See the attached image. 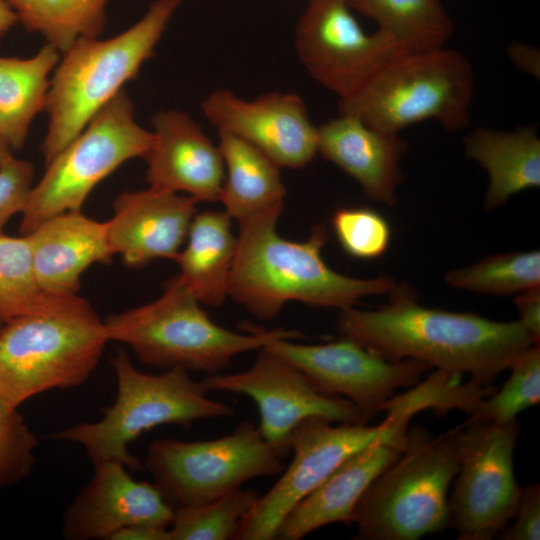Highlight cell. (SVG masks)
<instances>
[{
    "label": "cell",
    "mask_w": 540,
    "mask_h": 540,
    "mask_svg": "<svg viewBox=\"0 0 540 540\" xmlns=\"http://www.w3.org/2000/svg\"><path fill=\"white\" fill-rule=\"evenodd\" d=\"M331 226L343 251L353 258H378L387 251L391 241L388 221L371 208H339L331 217Z\"/></svg>",
    "instance_id": "836d02e7"
},
{
    "label": "cell",
    "mask_w": 540,
    "mask_h": 540,
    "mask_svg": "<svg viewBox=\"0 0 540 540\" xmlns=\"http://www.w3.org/2000/svg\"><path fill=\"white\" fill-rule=\"evenodd\" d=\"M117 378V396L93 423H78L50 435L53 440L82 445L93 466L118 461L135 471L144 464L128 445L160 425H188L196 420L234 417L231 406L207 397L202 381L175 367L162 374L137 370L127 353L119 350L111 360Z\"/></svg>",
    "instance_id": "52a82bcc"
},
{
    "label": "cell",
    "mask_w": 540,
    "mask_h": 540,
    "mask_svg": "<svg viewBox=\"0 0 540 540\" xmlns=\"http://www.w3.org/2000/svg\"><path fill=\"white\" fill-rule=\"evenodd\" d=\"M111 540H171V535L167 528L138 524L119 530Z\"/></svg>",
    "instance_id": "ab89813d"
},
{
    "label": "cell",
    "mask_w": 540,
    "mask_h": 540,
    "mask_svg": "<svg viewBox=\"0 0 540 540\" xmlns=\"http://www.w3.org/2000/svg\"><path fill=\"white\" fill-rule=\"evenodd\" d=\"M265 347L295 365L320 392L351 401L367 423L398 389L416 385L431 368L413 359L386 360L345 337L318 345L281 338Z\"/></svg>",
    "instance_id": "9a60e30c"
},
{
    "label": "cell",
    "mask_w": 540,
    "mask_h": 540,
    "mask_svg": "<svg viewBox=\"0 0 540 540\" xmlns=\"http://www.w3.org/2000/svg\"><path fill=\"white\" fill-rule=\"evenodd\" d=\"M180 5L181 0H154L141 19L122 33L106 40L81 38L62 53L44 109L48 128L40 149L45 165L126 82L137 77Z\"/></svg>",
    "instance_id": "3957f363"
},
{
    "label": "cell",
    "mask_w": 540,
    "mask_h": 540,
    "mask_svg": "<svg viewBox=\"0 0 540 540\" xmlns=\"http://www.w3.org/2000/svg\"><path fill=\"white\" fill-rule=\"evenodd\" d=\"M33 165L13 155L0 169V233L7 222L22 213L33 188Z\"/></svg>",
    "instance_id": "d590c367"
},
{
    "label": "cell",
    "mask_w": 540,
    "mask_h": 540,
    "mask_svg": "<svg viewBox=\"0 0 540 540\" xmlns=\"http://www.w3.org/2000/svg\"><path fill=\"white\" fill-rule=\"evenodd\" d=\"M18 22L13 9L5 0H0V39Z\"/></svg>",
    "instance_id": "60d3db41"
},
{
    "label": "cell",
    "mask_w": 540,
    "mask_h": 540,
    "mask_svg": "<svg viewBox=\"0 0 540 540\" xmlns=\"http://www.w3.org/2000/svg\"><path fill=\"white\" fill-rule=\"evenodd\" d=\"M237 250L232 218L225 211L195 214L187 234V244L177 254L179 277L200 303L222 305Z\"/></svg>",
    "instance_id": "cb8c5ba5"
},
{
    "label": "cell",
    "mask_w": 540,
    "mask_h": 540,
    "mask_svg": "<svg viewBox=\"0 0 540 540\" xmlns=\"http://www.w3.org/2000/svg\"><path fill=\"white\" fill-rule=\"evenodd\" d=\"M153 132L135 120L134 104L122 89L47 165L22 211L21 235L46 219L82 209L90 192L126 161L143 158Z\"/></svg>",
    "instance_id": "9c48e42d"
},
{
    "label": "cell",
    "mask_w": 540,
    "mask_h": 540,
    "mask_svg": "<svg viewBox=\"0 0 540 540\" xmlns=\"http://www.w3.org/2000/svg\"><path fill=\"white\" fill-rule=\"evenodd\" d=\"M12 156L10 147L0 138V169L4 163Z\"/></svg>",
    "instance_id": "b9f144b4"
},
{
    "label": "cell",
    "mask_w": 540,
    "mask_h": 540,
    "mask_svg": "<svg viewBox=\"0 0 540 540\" xmlns=\"http://www.w3.org/2000/svg\"><path fill=\"white\" fill-rule=\"evenodd\" d=\"M375 310L341 309L337 331L389 361L413 359L485 385L532 345L521 323L422 306L407 282Z\"/></svg>",
    "instance_id": "6da1fadb"
},
{
    "label": "cell",
    "mask_w": 540,
    "mask_h": 540,
    "mask_svg": "<svg viewBox=\"0 0 540 540\" xmlns=\"http://www.w3.org/2000/svg\"><path fill=\"white\" fill-rule=\"evenodd\" d=\"M289 452L268 442L245 420L231 434L216 439H155L143 464L176 510L211 502L251 479L278 475Z\"/></svg>",
    "instance_id": "30bf717a"
},
{
    "label": "cell",
    "mask_w": 540,
    "mask_h": 540,
    "mask_svg": "<svg viewBox=\"0 0 540 540\" xmlns=\"http://www.w3.org/2000/svg\"><path fill=\"white\" fill-rule=\"evenodd\" d=\"M69 297L49 295L42 290L27 235L12 237L0 233V323L50 312Z\"/></svg>",
    "instance_id": "f1b7e54d"
},
{
    "label": "cell",
    "mask_w": 540,
    "mask_h": 540,
    "mask_svg": "<svg viewBox=\"0 0 540 540\" xmlns=\"http://www.w3.org/2000/svg\"><path fill=\"white\" fill-rule=\"evenodd\" d=\"M151 123L153 142L143 157L149 185L184 192L197 202L219 201L225 164L218 145L177 109L159 111Z\"/></svg>",
    "instance_id": "ac0fdd59"
},
{
    "label": "cell",
    "mask_w": 540,
    "mask_h": 540,
    "mask_svg": "<svg viewBox=\"0 0 540 540\" xmlns=\"http://www.w3.org/2000/svg\"><path fill=\"white\" fill-rule=\"evenodd\" d=\"M501 389L484 398L468 420L507 423L540 401V348L532 345L510 366Z\"/></svg>",
    "instance_id": "d6a6232c"
},
{
    "label": "cell",
    "mask_w": 540,
    "mask_h": 540,
    "mask_svg": "<svg viewBox=\"0 0 540 540\" xmlns=\"http://www.w3.org/2000/svg\"><path fill=\"white\" fill-rule=\"evenodd\" d=\"M218 147L225 164L219 201L238 222L263 212L284 208L286 188L280 167L248 142L218 131Z\"/></svg>",
    "instance_id": "d4e9b609"
},
{
    "label": "cell",
    "mask_w": 540,
    "mask_h": 540,
    "mask_svg": "<svg viewBox=\"0 0 540 540\" xmlns=\"http://www.w3.org/2000/svg\"><path fill=\"white\" fill-rule=\"evenodd\" d=\"M406 441L407 434L381 440L347 458L289 511L275 539L299 540L329 524H352L357 501L371 482L399 458Z\"/></svg>",
    "instance_id": "44dd1931"
},
{
    "label": "cell",
    "mask_w": 540,
    "mask_h": 540,
    "mask_svg": "<svg viewBox=\"0 0 540 540\" xmlns=\"http://www.w3.org/2000/svg\"><path fill=\"white\" fill-rule=\"evenodd\" d=\"M451 287L486 295H511L540 287V252H506L445 273Z\"/></svg>",
    "instance_id": "f546056e"
},
{
    "label": "cell",
    "mask_w": 540,
    "mask_h": 540,
    "mask_svg": "<svg viewBox=\"0 0 540 540\" xmlns=\"http://www.w3.org/2000/svg\"><path fill=\"white\" fill-rule=\"evenodd\" d=\"M462 455L448 496V527L459 540H491L513 519L522 487L513 454L520 434L507 423L466 420Z\"/></svg>",
    "instance_id": "7c38bea8"
},
{
    "label": "cell",
    "mask_w": 540,
    "mask_h": 540,
    "mask_svg": "<svg viewBox=\"0 0 540 540\" xmlns=\"http://www.w3.org/2000/svg\"><path fill=\"white\" fill-rule=\"evenodd\" d=\"M2 323H0V327H1Z\"/></svg>",
    "instance_id": "7bdbcfd3"
},
{
    "label": "cell",
    "mask_w": 540,
    "mask_h": 540,
    "mask_svg": "<svg viewBox=\"0 0 540 540\" xmlns=\"http://www.w3.org/2000/svg\"><path fill=\"white\" fill-rule=\"evenodd\" d=\"M59 53L46 43L30 58L0 57V138L12 152L23 148L34 118L45 109Z\"/></svg>",
    "instance_id": "484cf974"
},
{
    "label": "cell",
    "mask_w": 540,
    "mask_h": 540,
    "mask_svg": "<svg viewBox=\"0 0 540 540\" xmlns=\"http://www.w3.org/2000/svg\"><path fill=\"white\" fill-rule=\"evenodd\" d=\"M197 203L188 195L151 186L120 193L113 203V215L106 221L112 254L120 255L129 266L158 258L175 260Z\"/></svg>",
    "instance_id": "d6986e66"
},
{
    "label": "cell",
    "mask_w": 540,
    "mask_h": 540,
    "mask_svg": "<svg viewBox=\"0 0 540 540\" xmlns=\"http://www.w3.org/2000/svg\"><path fill=\"white\" fill-rule=\"evenodd\" d=\"M37 438L17 409L0 400V488L11 486L31 471Z\"/></svg>",
    "instance_id": "e575fe53"
},
{
    "label": "cell",
    "mask_w": 540,
    "mask_h": 540,
    "mask_svg": "<svg viewBox=\"0 0 540 540\" xmlns=\"http://www.w3.org/2000/svg\"><path fill=\"white\" fill-rule=\"evenodd\" d=\"M94 469L63 515L66 539L111 540L131 525L171 526L175 510L154 483L135 480L118 461H105Z\"/></svg>",
    "instance_id": "e0dca14e"
},
{
    "label": "cell",
    "mask_w": 540,
    "mask_h": 540,
    "mask_svg": "<svg viewBox=\"0 0 540 540\" xmlns=\"http://www.w3.org/2000/svg\"><path fill=\"white\" fill-rule=\"evenodd\" d=\"M474 89L471 63L457 50L399 52L355 94L338 100V111L386 133L430 119L456 132L469 125Z\"/></svg>",
    "instance_id": "ba28073f"
},
{
    "label": "cell",
    "mask_w": 540,
    "mask_h": 540,
    "mask_svg": "<svg viewBox=\"0 0 540 540\" xmlns=\"http://www.w3.org/2000/svg\"><path fill=\"white\" fill-rule=\"evenodd\" d=\"M103 322L109 342L126 344L141 363L208 375L219 373L241 353L260 350L277 339L302 337L282 328H252L240 334L217 325L179 275L166 282L156 300L111 314Z\"/></svg>",
    "instance_id": "5b68a950"
},
{
    "label": "cell",
    "mask_w": 540,
    "mask_h": 540,
    "mask_svg": "<svg viewBox=\"0 0 540 540\" xmlns=\"http://www.w3.org/2000/svg\"><path fill=\"white\" fill-rule=\"evenodd\" d=\"M108 342L103 320L78 295L50 312L2 323L0 400L17 409L40 393L81 385Z\"/></svg>",
    "instance_id": "8992f818"
},
{
    "label": "cell",
    "mask_w": 540,
    "mask_h": 540,
    "mask_svg": "<svg viewBox=\"0 0 540 540\" xmlns=\"http://www.w3.org/2000/svg\"><path fill=\"white\" fill-rule=\"evenodd\" d=\"M514 523L505 527L496 538L502 540L540 539V486L530 484L522 487Z\"/></svg>",
    "instance_id": "8d00e7d4"
},
{
    "label": "cell",
    "mask_w": 540,
    "mask_h": 540,
    "mask_svg": "<svg viewBox=\"0 0 540 540\" xmlns=\"http://www.w3.org/2000/svg\"><path fill=\"white\" fill-rule=\"evenodd\" d=\"M460 373L436 369L425 381L417 383L399 395H393L383 406L388 417L409 421L425 409L448 411L459 409L471 416L480 402L490 396L495 387L469 380L461 384Z\"/></svg>",
    "instance_id": "4dcf8cb0"
},
{
    "label": "cell",
    "mask_w": 540,
    "mask_h": 540,
    "mask_svg": "<svg viewBox=\"0 0 540 540\" xmlns=\"http://www.w3.org/2000/svg\"><path fill=\"white\" fill-rule=\"evenodd\" d=\"M282 211L275 208L239 222L228 296L252 315L272 320L290 301L341 310L395 286L390 276L354 278L330 268L322 257L328 240L323 224L304 241L283 238L277 232Z\"/></svg>",
    "instance_id": "7a4b0ae2"
},
{
    "label": "cell",
    "mask_w": 540,
    "mask_h": 540,
    "mask_svg": "<svg viewBox=\"0 0 540 540\" xmlns=\"http://www.w3.org/2000/svg\"><path fill=\"white\" fill-rule=\"evenodd\" d=\"M465 153L489 175L484 206L504 205L512 196L540 186V138L536 125L513 131L478 127L464 138Z\"/></svg>",
    "instance_id": "603a6c76"
},
{
    "label": "cell",
    "mask_w": 540,
    "mask_h": 540,
    "mask_svg": "<svg viewBox=\"0 0 540 540\" xmlns=\"http://www.w3.org/2000/svg\"><path fill=\"white\" fill-rule=\"evenodd\" d=\"M408 425L388 416L377 425H333L321 417L303 419L289 435L291 462L269 491L259 496L236 539H275L289 511L342 462L375 442L406 435Z\"/></svg>",
    "instance_id": "8fae6325"
},
{
    "label": "cell",
    "mask_w": 540,
    "mask_h": 540,
    "mask_svg": "<svg viewBox=\"0 0 540 540\" xmlns=\"http://www.w3.org/2000/svg\"><path fill=\"white\" fill-rule=\"evenodd\" d=\"M258 498L257 491L239 488L208 503L178 508L169 529L171 540L236 539Z\"/></svg>",
    "instance_id": "1f68e13d"
},
{
    "label": "cell",
    "mask_w": 540,
    "mask_h": 540,
    "mask_svg": "<svg viewBox=\"0 0 540 540\" xmlns=\"http://www.w3.org/2000/svg\"><path fill=\"white\" fill-rule=\"evenodd\" d=\"M37 281L53 296L77 295L82 273L94 263L108 264L106 222L79 211L52 216L27 234Z\"/></svg>",
    "instance_id": "7402d4cb"
},
{
    "label": "cell",
    "mask_w": 540,
    "mask_h": 540,
    "mask_svg": "<svg viewBox=\"0 0 540 540\" xmlns=\"http://www.w3.org/2000/svg\"><path fill=\"white\" fill-rule=\"evenodd\" d=\"M519 322L530 335L533 343L540 342V287L520 292L514 298Z\"/></svg>",
    "instance_id": "74e56055"
},
{
    "label": "cell",
    "mask_w": 540,
    "mask_h": 540,
    "mask_svg": "<svg viewBox=\"0 0 540 540\" xmlns=\"http://www.w3.org/2000/svg\"><path fill=\"white\" fill-rule=\"evenodd\" d=\"M201 110L218 131L230 133L263 152L280 168H303L317 155V127L295 93L269 92L245 100L216 89Z\"/></svg>",
    "instance_id": "2e32d148"
},
{
    "label": "cell",
    "mask_w": 540,
    "mask_h": 540,
    "mask_svg": "<svg viewBox=\"0 0 540 540\" xmlns=\"http://www.w3.org/2000/svg\"><path fill=\"white\" fill-rule=\"evenodd\" d=\"M408 147L400 134L378 131L358 117L339 114L317 127V154L351 176L372 201L394 206Z\"/></svg>",
    "instance_id": "ffe728a7"
},
{
    "label": "cell",
    "mask_w": 540,
    "mask_h": 540,
    "mask_svg": "<svg viewBox=\"0 0 540 540\" xmlns=\"http://www.w3.org/2000/svg\"><path fill=\"white\" fill-rule=\"evenodd\" d=\"M508 55L513 64L532 76L539 77V51L523 43H513L508 47Z\"/></svg>",
    "instance_id": "f35d334b"
},
{
    "label": "cell",
    "mask_w": 540,
    "mask_h": 540,
    "mask_svg": "<svg viewBox=\"0 0 540 540\" xmlns=\"http://www.w3.org/2000/svg\"><path fill=\"white\" fill-rule=\"evenodd\" d=\"M210 391L245 395L257 405L258 426L270 443L289 449V435L303 419L321 417L333 423L367 424L348 399L317 390L295 365L263 347L246 371L212 374L202 380Z\"/></svg>",
    "instance_id": "4fadbf2b"
},
{
    "label": "cell",
    "mask_w": 540,
    "mask_h": 540,
    "mask_svg": "<svg viewBox=\"0 0 540 540\" xmlns=\"http://www.w3.org/2000/svg\"><path fill=\"white\" fill-rule=\"evenodd\" d=\"M463 424L434 436L408 429L404 450L357 501L359 540H416L448 528V490L458 473Z\"/></svg>",
    "instance_id": "277c9868"
},
{
    "label": "cell",
    "mask_w": 540,
    "mask_h": 540,
    "mask_svg": "<svg viewBox=\"0 0 540 540\" xmlns=\"http://www.w3.org/2000/svg\"><path fill=\"white\" fill-rule=\"evenodd\" d=\"M353 11L370 18L380 34L401 52L438 49L454 26L440 0H348Z\"/></svg>",
    "instance_id": "4316f807"
},
{
    "label": "cell",
    "mask_w": 540,
    "mask_h": 540,
    "mask_svg": "<svg viewBox=\"0 0 540 540\" xmlns=\"http://www.w3.org/2000/svg\"><path fill=\"white\" fill-rule=\"evenodd\" d=\"M18 22L42 35L60 53L81 38L99 37L110 0H5Z\"/></svg>",
    "instance_id": "83f0119b"
},
{
    "label": "cell",
    "mask_w": 540,
    "mask_h": 540,
    "mask_svg": "<svg viewBox=\"0 0 540 540\" xmlns=\"http://www.w3.org/2000/svg\"><path fill=\"white\" fill-rule=\"evenodd\" d=\"M308 74L338 100L355 94L399 49L378 31L366 33L348 0H308L295 30Z\"/></svg>",
    "instance_id": "5bb4252c"
}]
</instances>
